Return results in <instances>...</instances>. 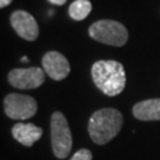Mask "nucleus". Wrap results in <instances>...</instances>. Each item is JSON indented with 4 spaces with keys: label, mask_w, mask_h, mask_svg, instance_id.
<instances>
[{
    "label": "nucleus",
    "mask_w": 160,
    "mask_h": 160,
    "mask_svg": "<svg viewBox=\"0 0 160 160\" xmlns=\"http://www.w3.org/2000/svg\"><path fill=\"white\" fill-rule=\"evenodd\" d=\"M51 145L53 154L58 159H65L72 147V135L68 121L61 112L51 115Z\"/></svg>",
    "instance_id": "20e7f679"
},
{
    "label": "nucleus",
    "mask_w": 160,
    "mask_h": 160,
    "mask_svg": "<svg viewBox=\"0 0 160 160\" xmlns=\"http://www.w3.org/2000/svg\"><path fill=\"white\" fill-rule=\"evenodd\" d=\"M49 2H51L52 5H57V6H62L67 2V0H48Z\"/></svg>",
    "instance_id": "ddd939ff"
},
{
    "label": "nucleus",
    "mask_w": 160,
    "mask_h": 160,
    "mask_svg": "<svg viewBox=\"0 0 160 160\" xmlns=\"http://www.w3.org/2000/svg\"><path fill=\"white\" fill-rule=\"evenodd\" d=\"M45 71L37 67L13 69L8 72V83L18 89H36L45 81Z\"/></svg>",
    "instance_id": "423d86ee"
},
{
    "label": "nucleus",
    "mask_w": 160,
    "mask_h": 160,
    "mask_svg": "<svg viewBox=\"0 0 160 160\" xmlns=\"http://www.w3.org/2000/svg\"><path fill=\"white\" fill-rule=\"evenodd\" d=\"M70 160H92V154L89 149L81 148L71 157Z\"/></svg>",
    "instance_id": "f8f14e48"
},
{
    "label": "nucleus",
    "mask_w": 160,
    "mask_h": 160,
    "mask_svg": "<svg viewBox=\"0 0 160 160\" xmlns=\"http://www.w3.org/2000/svg\"><path fill=\"white\" fill-rule=\"evenodd\" d=\"M42 65L45 74L55 81L64 80L70 72L69 61L57 51L46 52L42 58Z\"/></svg>",
    "instance_id": "6e6552de"
},
{
    "label": "nucleus",
    "mask_w": 160,
    "mask_h": 160,
    "mask_svg": "<svg viewBox=\"0 0 160 160\" xmlns=\"http://www.w3.org/2000/svg\"><path fill=\"white\" fill-rule=\"evenodd\" d=\"M92 2L89 0H75L69 6V16L74 20H84L92 12Z\"/></svg>",
    "instance_id": "9b49d317"
},
{
    "label": "nucleus",
    "mask_w": 160,
    "mask_h": 160,
    "mask_svg": "<svg viewBox=\"0 0 160 160\" xmlns=\"http://www.w3.org/2000/svg\"><path fill=\"white\" fill-rule=\"evenodd\" d=\"M88 32L94 40L107 45L123 46L128 40V31L125 25L110 19H102L92 23Z\"/></svg>",
    "instance_id": "7ed1b4c3"
},
{
    "label": "nucleus",
    "mask_w": 160,
    "mask_h": 160,
    "mask_svg": "<svg viewBox=\"0 0 160 160\" xmlns=\"http://www.w3.org/2000/svg\"><path fill=\"white\" fill-rule=\"evenodd\" d=\"M10 20H11L13 30L20 38L30 40V42L38 38V34H39L38 24L29 12L23 11V10L14 11L11 14Z\"/></svg>",
    "instance_id": "0eeeda50"
},
{
    "label": "nucleus",
    "mask_w": 160,
    "mask_h": 160,
    "mask_svg": "<svg viewBox=\"0 0 160 160\" xmlns=\"http://www.w3.org/2000/svg\"><path fill=\"white\" fill-rule=\"evenodd\" d=\"M22 62H29V59H28V57H25V56H24V57L22 58Z\"/></svg>",
    "instance_id": "2eb2a0df"
},
{
    "label": "nucleus",
    "mask_w": 160,
    "mask_h": 160,
    "mask_svg": "<svg viewBox=\"0 0 160 160\" xmlns=\"http://www.w3.org/2000/svg\"><path fill=\"white\" fill-rule=\"evenodd\" d=\"M123 125V116L118 109L103 108L96 110L88 122V133L97 145H106L114 139Z\"/></svg>",
    "instance_id": "f03ea898"
},
{
    "label": "nucleus",
    "mask_w": 160,
    "mask_h": 160,
    "mask_svg": "<svg viewBox=\"0 0 160 160\" xmlns=\"http://www.w3.org/2000/svg\"><path fill=\"white\" fill-rule=\"evenodd\" d=\"M5 114L13 120H28L37 113V102L33 97L23 94H8L4 100Z\"/></svg>",
    "instance_id": "39448f33"
},
{
    "label": "nucleus",
    "mask_w": 160,
    "mask_h": 160,
    "mask_svg": "<svg viewBox=\"0 0 160 160\" xmlns=\"http://www.w3.org/2000/svg\"><path fill=\"white\" fill-rule=\"evenodd\" d=\"M92 77L95 86L107 96H116L126 87V71L116 61H97L92 67Z\"/></svg>",
    "instance_id": "f257e3e1"
},
{
    "label": "nucleus",
    "mask_w": 160,
    "mask_h": 160,
    "mask_svg": "<svg viewBox=\"0 0 160 160\" xmlns=\"http://www.w3.org/2000/svg\"><path fill=\"white\" fill-rule=\"evenodd\" d=\"M133 115L140 121H159L160 98H149L138 102L133 107Z\"/></svg>",
    "instance_id": "9d476101"
},
{
    "label": "nucleus",
    "mask_w": 160,
    "mask_h": 160,
    "mask_svg": "<svg viewBox=\"0 0 160 160\" xmlns=\"http://www.w3.org/2000/svg\"><path fill=\"white\" fill-rule=\"evenodd\" d=\"M42 135H43V129L33 123L18 122L12 128V137L19 143L26 147L33 146V143L37 142Z\"/></svg>",
    "instance_id": "1a4fd4ad"
},
{
    "label": "nucleus",
    "mask_w": 160,
    "mask_h": 160,
    "mask_svg": "<svg viewBox=\"0 0 160 160\" xmlns=\"http://www.w3.org/2000/svg\"><path fill=\"white\" fill-rule=\"evenodd\" d=\"M12 2V0H0V7L4 8L6 6H8Z\"/></svg>",
    "instance_id": "4468645a"
}]
</instances>
